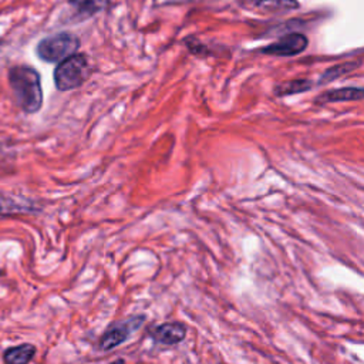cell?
I'll list each match as a JSON object with an SVG mask.
<instances>
[{
  "label": "cell",
  "instance_id": "1",
  "mask_svg": "<svg viewBox=\"0 0 364 364\" xmlns=\"http://www.w3.org/2000/svg\"><path fill=\"white\" fill-rule=\"evenodd\" d=\"M8 81L18 105L26 114H36L43 107L42 77L28 64L13 66L8 71Z\"/></svg>",
  "mask_w": 364,
  "mask_h": 364
},
{
  "label": "cell",
  "instance_id": "2",
  "mask_svg": "<svg viewBox=\"0 0 364 364\" xmlns=\"http://www.w3.org/2000/svg\"><path fill=\"white\" fill-rule=\"evenodd\" d=\"M91 69L86 54H73L60 61L54 70V84L59 91L80 87L90 76Z\"/></svg>",
  "mask_w": 364,
  "mask_h": 364
},
{
  "label": "cell",
  "instance_id": "3",
  "mask_svg": "<svg viewBox=\"0 0 364 364\" xmlns=\"http://www.w3.org/2000/svg\"><path fill=\"white\" fill-rule=\"evenodd\" d=\"M80 39L69 32H61L42 39L36 46V54L46 63H60L77 53Z\"/></svg>",
  "mask_w": 364,
  "mask_h": 364
},
{
  "label": "cell",
  "instance_id": "4",
  "mask_svg": "<svg viewBox=\"0 0 364 364\" xmlns=\"http://www.w3.org/2000/svg\"><path fill=\"white\" fill-rule=\"evenodd\" d=\"M144 322H146V316L140 315V316L129 317L127 320H123V322L112 323L102 333V336L98 341L100 350L110 351V350L118 347L119 344H123L134 331H137L144 324Z\"/></svg>",
  "mask_w": 364,
  "mask_h": 364
},
{
  "label": "cell",
  "instance_id": "5",
  "mask_svg": "<svg viewBox=\"0 0 364 364\" xmlns=\"http://www.w3.org/2000/svg\"><path fill=\"white\" fill-rule=\"evenodd\" d=\"M307 37L300 35V33H292L288 35L286 37L281 39L276 43L269 45L262 50L265 54L271 56H278V57H289V56H296L300 54L302 52L306 50L307 47Z\"/></svg>",
  "mask_w": 364,
  "mask_h": 364
},
{
  "label": "cell",
  "instance_id": "6",
  "mask_svg": "<svg viewBox=\"0 0 364 364\" xmlns=\"http://www.w3.org/2000/svg\"><path fill=\"white\" fill-rule=\"evenodd\" d=\"M39 212V206L26 198H15L0 192V216H15Z\"/></svg>",
  "mask_w": 364,
  "mask_h": 364
},
{
  "label": "cell",
  "instance_id": "7",
  "mask_svg": "<svg viewBox=\"0 0 364 364\" xmlns=\"http://www.w3.org/2000/svg\"><path fill=\"white\" fill-rule=\"evenodd\" d=\"M153 339L165 346H175L187 336V326L180 322H167L158 324L151 331Z\"/></svg>",
  "mask_w": 364,
  "mask_h": 364
},
{
  "label": "cell",
  "instance_id": "8",
  "mask_svg": "<svg viewBox=\"0 0 364 364\" xmlns=\"http://www.w3.org/2000/svg\"><path fill=\"white\" fill-rule=\"evenodd\" d=\"M37 353V348L30 343L9 347L4 351L5 364H29Z\"/></svg>",
  "mask_w": 364,
  "mask_h": 364
},
{
  "label": "cell",
  "instance_id": "9",
  "mask_svg": "<svg viewBox=\"0 0 364 364\" xmlns=\"http://www.w3.org/2000/svg\"><path fill=\"white\" fill-rule=\"evenodd\" d=\"M363 98L361 87H344L324 93L317 98L319 102H339V101H358Z\"/></svg>",
  "mask_w": 364,
  "mask_h": 364
},
{
  "label": "cell",
  "instance_id": "10",
  "mask_svg": "<svg viewBox=\"0 0 364 364\" xmlns=\"http://www.w3.org/2000/svg\"><path fill=\"white\" fill-rule=\"evenodd\" d=\"M67 2L76 9L78 15L84 18L98 13L107 5V0H67Z\"/></svg>",
  "mask_w": 364,
  "mask_h": 364
},
{
  "label": "cell",
  "instance_id": "11",
  "mask_svg": "<svg viewBox=\"0 0 364 364\" xmlns=\"http://www.w3.org/2000/svg\"><path fill=\"white\" fill-rule=\"evenodd\" d=\"M310 87H312V84L307 80H296V81L282 84L281 87L276 88V91L279 95H288V94H295V93H303Z\"/></svg>",
  "mask_w": 364,
  "mask_h": 364
},
{
  "label": "cell",
  "instance_id": "12",
  "mask_svg": "<svg viewBox=\"0 0 364 364\" xmlns=\"http://www.w3.org/2000/svg\"><path fill=\"white\" fill-rule=\"evenodd\" d=\"M110 364H126V361L123 358H118V360H115V361H112Z\"/></svg>",
  "mask_w": 364,
  "mask_h": 364
}]
</instances>
